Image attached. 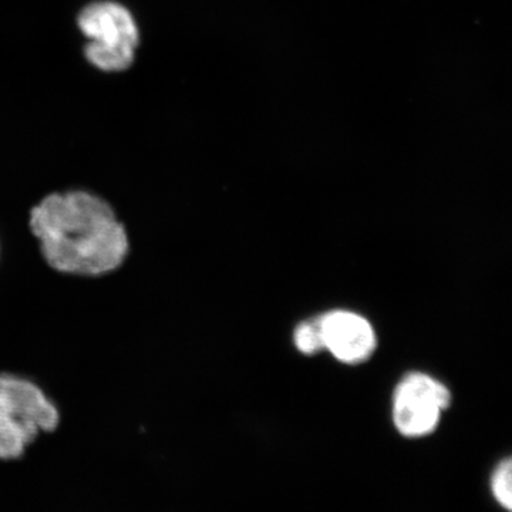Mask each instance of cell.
I'll use <instances>...</instances> for the list:
<instances>
[{
    "instance_id": "obj_1",
    "label": "cell",
    "mask_w": 512,
    "mask_h": 512,
    "mask_svg": "<svg viewBox=\"0 0 512 512\" xmlns=\"http://www.w3.org/2000/svg\"><path fill=\"white\" fill-rule=\"evenodd\" d=\"M29 231L52 271L77 278H103L130 255L126 224L109 201L86 190L52 192L29 211Z\"/></svg>"
},
{
    "instance_id": "obj_2",
    "label": "cell",
    "mask_w": 512,
    "mask_h": 512,
    "mask_svg": "<svg viewBox=\"0 0 512 512\" xmlns=\"http://www.w3.org/2000/svg\"><path fill=\"white\" fill-rule=\"evenodd\" d=\"M62 423L59 406L30 377L0 372V463H18Z\"/></svg>"
},
{
    "instance_id": "obj_3",
    "label": "cell",
    "mask_w": 512,
    "mask_h": 512,
    "mask_svg": "<svg viewBox=\"0 0 512 512\" xmlns=\"http://www.w3.org/2000/svg\"><path fill=\"white\" fill-rule=\"evenodd\" d=\"M79 28L90 40L84 55L97 69L121 72L133 63L138 45L137 23L123 5L92 3L80 12Z\"/></svg>"
},
{
    "instance_id": "obj_4",
    "label": "cell",
    "mask_w": 512,
    "mask_h": 512,
    "mask_svg": "<svg viewBox=\"0 0 512 512\" xmlns=\"http://www.w3.org/2000/svg\"><path fill=\"white\" fill-rule=\"evenodd\" d=\"M450 403V390L443 383L423 373H410L394 392V426L403 436H427L439 426L441 413Z\"/></svg>"
},
{
    "instance_id": "obj_5",
    "label": "cell",
    "mask_w": 512,
    "mask_h": 512,
    "mask_svg": "<svg viewBox=\"0 0 512 512\" xmlns=\"http://www.w3.org/2000/svg\"><path fill=\"white\" fill-rule=\"evenodd\" d=\"M323 346L339 362L357 365L375 352L377 339L369 320L350 311H332L319 318Z\"/></svg>"
},
{
    "instance_id": "obj_6",
    "label": "cell",
    "mask_w": 512,
    "mask_h": 512,
    "mask_svg": "<svg viewBox=\"0 0 512 512\" xmlns=\"http://www.w3.org/2000/svg\"><path fill=\"white\" fill-rule=\"evenodd\" d=\"M491 491L501 507L510 511L512 507V464L510 458L501 461L491 476Z\"/></svg>"
},
{
    "instance_id": "obj_7",
    "label": "cell",
    "mask_w": 512,
    "mask_h": 512,
    "mask_svg": "<svg viewBox=\"0 0 512 512\" xmlns=\"http://www.w3.org/2000/svg\"><path fill=\"white\" fill-rule=\"evenodd\" d=\"M295 346L303 355H315L325 349L319 319L303 322L295 329Z\"/></svg>"
}]
</instances>
